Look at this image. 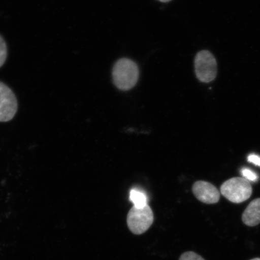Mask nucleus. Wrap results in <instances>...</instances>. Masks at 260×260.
<instances>
[{
	"instance_id": "13",
	"label": "nucleus",
	"mask_w": 260,
	"mask_h": 260,
	"mask_svg": "<svg viewBox=\"0 0 260 260\" xmlns=\"http://www.w3.org/2000/svg\"><path fill=\"white\" fill-rule=\"evenodd\" d=\"M158 1L162 3H167L169 2H171V0H158Z\"/></svg>"
},
{
	"instance_id": "4",
	"label": "nucleus",
	"mask_w": 260,
	"mask_h": 260,
	"mask_svg": "<svg viewBox=\"0 0 260 260\" xmlns=\"http://www.w3.org/2000/svg\"><path fill=\"white\" fill-rule=\"evenodd\" d=\"M153 222L154 214L148 204L143 208H132L126 219L130 232L136 235L145 233Z\"/></svg>"
},
{
	"instance_id": "5",
	"label": "nucleus",
	"mask_w": 260,
	"mask_h": 260,
	"mask_svg": "<svg viewBox=\"0 0 260 260\" xmlns=\"http://www.w3.org/2000/svg\"><path fill=\"white\" fill-rule=\"evenodd\" d=\"M18 101L12 90L0 81V122L11 121L18 111Z\"/></svg>"
},
{
	"instance_id": "3",
	"label": "nucleus",
	"mask_w": 260,
	"mask_h": 260,
	"mask_svg": "<svg viewBox=\"0 0 260 260\" xmlns=\"http://www.w3.org/2000/svg\"><path fill=\"white\" fill-rule=\"evenodd\" d=\"M194 70L201 82L210 83L215 79L217 64L213 54L208 50L198 52L194 58Z\"/></svg>"
},
{
	"instance_id": "8",
	"label": "nucleus",
	"mask_w": 260,
	"mask_h": 260,
	"mask_svg": "<svg viewBox=\"0 0 260 260\" xmlns=\"http://www.w3.org/2000/svg\"><path fill=\"white\" fill-rule=\"evenodd\" d=\"M129 200L136 208H143L148 205V198L145 193L136 188L130 191Z\"/></svg>"
},
{
	"instance_id": "1",
	"label": "nucleus",
	"mask_w": 260,
	"mask_h": 260,
	"mask_svg": "<svg viewBox=\"0 0 260 260\" xmlns=\"http://www.w3.org/2000/svg\"><path fill=\"white\" fill-rule=\"evenodd\" d=\"M112 77L113 83L117 88L123 91L132 89L139 80L138 66L129 58H121L114 65Z\"/></svg>"
},
{
	"instance_id": "9",
	"label": "nucleus",
	"mask_w": 260,
	"mask_h": 260,
	"mask_svg": "<svg viewBox=\"0 0 260 260\" xmlns=\"http://www.w3.org/2000/svg\"><path fill=\"white\" fill-rule=\"evenodd\" d=\"M8 56V48L6 42L0 35V68L5 64Z\"/></svg>"
},
{
	"instance_id": "12",
	"label": "nucleus",
	"mask_w": 260,
	"mask_h": 260,
	"mask_svg": "<svg viewBox=\"0 0 260 260\" xmlns=\"http://www.w3.org/2000/svg\"><path fill=\"white\" fill-rule=\"evenodd\" d=\"M248 160L255 165L260 167V157L255 154H250L248 157Z\"/></svg>"
},
{
	"instance_id": "11",
	"label": "nucleus",
	"mask_w": 260,
	"mask_h": 260,
	"mask_svg": "<svg viewBox=\"0 0 260 260\" xmlns=\"http://www.w3.org/2000/svg\"><path fill=\"white\" fill-rule=\"evenodd\" d=\"M179 260H205L202 256L197 253L189 251L183 253Z\"/></svg>"
},
{
	"instance_id": "10",
	"label": "nucleus",
	"mask_w": 260,
	"mask_h": 260,
	"mask_svg": "<svg viewBox=\"0 0 260 260\" xmlns=\"http://www.w3.org/2000/svg\"><path fill=\"white\" fill-rule=\"evenodd\" d=\"M241 172L243 178L250 182H254L258 180L257 175L254 172L249 170V169L243 168Z\"/></svg>"
},
{
	"instance_id": "14",
	"label": "nucleus",
	"mask_w": 260,
	"mask_h": 260,
	"mask_svg": "<svg viewBox=\"0 0 260 260\" xmlns=\"http://www.w3.org/2000/svg\"><path fill=\"white\" fill-rule=\"evenodd\" d=\"M251 260H260V258H253V259H252Z\"/></svg>"
},
{
	"instance_id": "6",
	"label": "nucleus",
	"mask_w": 260,
	"mask_h": 260,
	"mask_svg": "<svg viewBox=\"0 0 260 260\" xmlns=\"http://www.w3.org/2000/svg\"><path fill=\"white\" fill-rule=\"evenodd\" d=\"M192 191L195 197L205 204H216L220 199L219 190L214 185L206 181H197L193 184Z\"/></svg>"
},
{
	"instance_id": "2",
	"label": "nucleus",
	"mask_w": 260,
	"mask_h": 260,
	"mask_svg": "<svg viewBox=\"0 0 260 260\" xmlns=\"http://www.w3.org/2000/svg\"><path fill=\"white\" fill-rule=\"evenodd\" d=\"M221 193L233 203H241L251 197L252 188L251 182L242 177L230 179L220 187Z\"/></svg>"
},
{
	"instance_id": "7",
	"label": "nucleus",
	"mask_w": 260,
	"mask_h": 260,
	"mask_svg": "<svg viewBox=\"0 0 260 260\" xmlns=\"http://www.w3.org/2000/svg\"><path fill=\"white\" fill-rule=\"evenodd\" d=\"M242 220L249 226H255L260 223V198L252 201L248 205L243 213Z\"/></svg>"
}]
</instances>
